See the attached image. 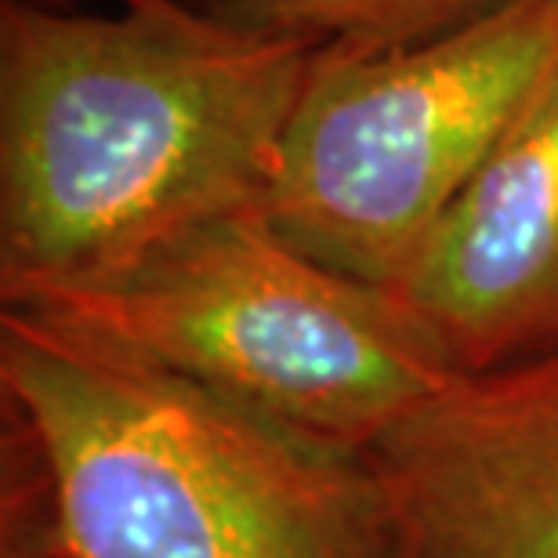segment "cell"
Masks as SVG:
<instances>
[{
  "mask_svg": "<svg viewBox=\"0 0 558 558\" xmlns=\"http://www.w3.org/2000/svg\"><path fill=\"white\" fill-rule=\"evenodd\" d=\"M8 305L84 323L352 457L371 453L457 374L396 294L308 258L265 207L210 221L128 272Z\"/></svg>",
  "mask_w": 558,
  "mask_h": 558,
  "instance_id": "cell-3",
  "label": "cell"
},
{
  "mask_svg": "<svg viewBox=\"0 0 558 558\" xmlns=\"http://www.w3.org/2000/svg\"><path fill=\"white\" fill-rule=\"evenodd\" d=\"M316 44L0 4V305L265 207Z\"/></svg>",
  "mask_w": 558,
  "mask_h": 558,
  "instance_id": "cell-1",
  "label": "cell"
},
{
  "mask_svg": "<svg viewBox=\"0 0 558 558\" xmlns=\"http://www.w3.org/2000/svg\"><path fill=\"white\" fill-rule=\"evenodd\" d=\"M388 294L457 374L558 349V65Z\"/></svg>",
  "mask_w": 558,
  "mask_h": 558,
  "instance_id": "cell-6",
  "label": "cell"
},
{
  "mask_svg": "<svg viewBox=\"0 0 558 558\" xmlns=\"http://www.w3.org/2000/svg\"><path fill=\"white\" fill-rule=\"evenodd\" d=\"M555 65L558 0H508L410 48H316L265 199L272 226L392 290Z\"/></svg>",
  "mask_w": 558,
  "mask_h": 558,
  "instance_id": "cell-4",
  "label": "cell"
},
{
  "mask_svg": "<svg viewBox=\"0 0 558 558\" xmlns=\"http://www.w3.org/2000/svg\"><path fill=\"white\" fill-rule=\"evenodd\" d=\"M363 461L388 558H558V349L453 374Z\"/></svg>",
  "mask_w": 558,
  "mask_h": 558,
  "instance_id": "cell-5",
  "label": "cell"
},
{
  "mask_svg": "<svg viewBox=\"0 0 558 558\" xmlns=\"http://www.w3.org/2000/svg\"><path fill=\"white\" fill-rule=\"evenodd\" d=\"M26 4H48V8H59L62 0H26ZM124 11H138V15H178L185 11L182 0H120Z\"/></svg>",
  "mask_w": 558,
  "mask_h": 558,
  "instance_id": "cell-8",
  "label": "cell"
},
{
  "mask_svg": "<svg viewBox=\"0 0 558 558\" xmlns=\"http://www.w3.org/2000/svg\"><path fill=\"white\" fill-rule=\"evenodd\" d=\"M210 22L258 37L392 51L461 29L508 0H182Z\"/></svg>",
  "mask_w": 558,
  "mask_h": 558,
  "instance_id": "cell-7",
  "label": "cell"
},
{
  "mask_svg": "<svg viewBox=\"0 0 558 558\" xmlns=\"http://www.w3.org/2000/svg\"><path fill=\"white\" fill-rule=\"evenodd\" d=\"M4 558H388L363 457L51 312L0 305Z\"/></svg>",
  "mask_w": 558,
  "mask_h": 558,
  "instance_id": "cell-2",
  "label": "cell"
}]
</instances>
